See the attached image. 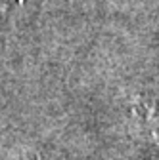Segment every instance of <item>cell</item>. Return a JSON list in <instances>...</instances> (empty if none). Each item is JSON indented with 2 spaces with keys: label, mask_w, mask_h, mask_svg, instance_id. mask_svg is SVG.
Instances as JSON below:
<instances>
[{
  "label": "cell",
  "mask_w": 159,
  "mask_h": 160,
  "mask_svg": "<svg viewBox=\"0 0 159 160\" xmlns=\"http://www.w3.org/2000/svg\"><path fill=\"white\" fill-rule=\"evenodd\" d=\"M134 114L138 118L142 135L155 149H159V103L151 99H138L134 105Z\"/></svg>",
  "instance_id": "1"
},
{
  "label": "cell",
  "mask_w": 159,
  "mask_h": 160,
  "mask_svg": "<svg viewBox=\"0 0 159 160\" xmlns=\"http://www.w3.org/2000/svg\"><path fill=\"white\" fill-rule=\"evenodd\" d=\"M38 160H48V158H38Z\"/></svg>",
  "instance_id": "2"
}]
</instances>
